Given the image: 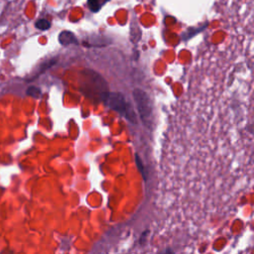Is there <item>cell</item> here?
Segmentation results:
<instances>
[{
  "instance_id": "cell-1",
  "label": "cell",
  "mask_w": 254,
  "mask_h": 254,
  "mask_svg": "<svg viewBox=\"0 0 254 254\" xmlns=\"http://www.w3.org/2000/svg\"><path fill=\"white\" fill-rule=\"evenodd\" d=\"M133 98L137 106V110L141 120L149 129L152 128L154 123L153 117V105L149 96L141 89H135L133 91Z\"/></svg>"
},
{
  "instance_id": "cell-2",
  "label": "cell",
  "mask_w": 254,
  "mask_h": 254,
  "mask_svg": "<svg viewBox=\"0 0 254 254\" xmlns=\"http://www.w3.org/2000/svg\"><path fill=\"white\" fill-rule=\"evenodd\" d=\"M100 99L104 101V103L109 106L111 109L117 111L118 114L124 116L127 106V101L124 97L119 93H109L104 92L100 96Z\"/></svg>"
},
{
  "instance_id": "cell-3",
  "label": "cell",
  "mask_w": 254,
  "mask_h": 254,
  "mask_svg": "<svg viewBox=\"0 0 254 254\" xmlns=\"http://www.w3.org/2000/svg\"><path fill=\"white\" fill-rule=\"evenodd\" d=\"M59 42L63 46L69 45H78V41L75 34L71 31H63L59 35Z\"/></svg>"
},
{
  "instance_id": "cell-4",
  "label": "cell",
  "mask_w": 254,
  "mask_h": 254,
  "mask_svg": "<svg viewBox=\"0 0 254 254\" xmlns=\"http://www.w3.org/2000/svg\"><path fill=\"white\" fill-rule=\"evenodd\" d=\"M110 0H88V5L92 12H98Z\"/></svg>"
},
{
  "instance_id": "cell-5",
  "label": "cell",
  "mask_w": 254,
  "mask_h": 254,
  "mask_svg": "<svg viewBox=\"0 0 254 254\" xmlns=\"http://www.w3.org/2000/svg\"><path fill=\"white\" fill-rule=\"evenodd\" d=\"M36 28L39 30H42V31H45V30H48L49 28L51 27V23L50 21H48L47 19H40L36 22L35 24Z\"/></svg>"
},
{
  "instance_id": "cell-6",
  "label": "cell",
  "mask_w": 254,
  "mask_h": 254,
  "mask_svg": "<svg viewBox=\"0 0 254 254\" xmlns=\"http://www.w3.org/2000/svg\"><path fill=\"white\" fill-rule=\"evenodd\" d=\"M27 95L31 96L33 98H39L41 96V90L36 87H30L27 90Z\"/></svg>"
},
{
  "instance_id": "cell-7",
  "label": "cell",
  "mask_w": 254,
  "mask_h": 254,
  "mask_svg": "<svg viewBox=\"0 0 254 254\" xmlns=\"http://www.w3.org/2000/svg\"><path fill=\"white\" fill-rule=\"evenodd\" d=\"M136 163H137L139 171L141 172V174H142L144 179H146V173H145V170H144V166H143V163H142V161H141L139 155H136Z\"/></svg>"
}]
</instances>
